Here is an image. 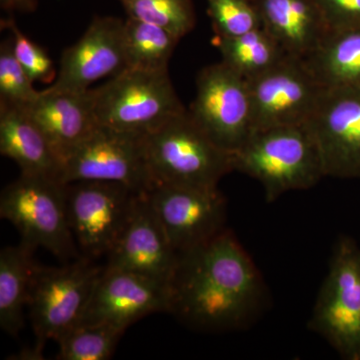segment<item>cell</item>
<instances>
[{
    "instance_id": "obj_21",
    "label": "cell",
    "mask_w": 360,
    "mask_h": 360,
    "mask_svg": "<svg viewBox=\"0 0 360 360\" xmlns=\"http://www.w3.org/2000/svg\"><path fill=\"white\" fill-rule=\"evenodd\" d=\"M35 248L21 243L0 252V326L16 336L25 326L23 310L27 307L35 264Z\"/></svg>"
},
{
    "instance_id": "obj_13",
    "label": "cell",
    "mask_w": 360,
    "mask_h": 360,
    "mask_svg": "<svg viewBox=\"0 0 360 360\" xmlns=\"http://www.w3.org/2000/svg\"><path fill=\"white\" fill-rule=\"evenodd\" d=\"M168 284L118 269H104L77 326L125 329L155 312H167Z\"/></svg>"
},
{
    "instance_id": "obj_19",
    "label": "cell",
    "mask_w": 360,
    "mask_h": 360,
    "mask_svg": "<svg viewBox=\"0 0 360 360\" xmlns=\"http://www.w3.org/2000/svg\"><path fill=\"white\" fill-rule=\"evenodd\" d=\"M0 153L20 167L21 174L60 181V161L27 108L0 103Z\"/></svg>"
},
{
    "instance_id": "obj_18",
    "label": "cell",
    "mask_w": 360,
    "mask_h": 360,
    "mask_svg": "<svg viewBox=\"0 0 360 360\" xmlns=\"http://www.w3.org/2000/svg\"><path fill=\"white\" fill-rule=\"evenodd\" d=\"M269 33L290 58L304 60L329 30L316 0H251Z\"/></svg>"
},
{
    "instance_id": "obj_10",
    "label": "cell",
    "mask_w": 360,
    "mask_h": 360,
    "mask_svg": "<svg viewBox=\"0 0 360 360\" xmlns=\"http://www.w3.org/2000/svg\"><path fill=\"white\" fill-rule=\"evenodd\" d=\"M143 136L99 125L63 158L59 180L63 184L84 180L116 182L136 191H148L151 179Z\"/></svg>"
},
{
    "instance_id": "obj_20",
    "label": "cell",
    "mask_w": 360,
    "mask_h": 360,
    "mask_svg": "<svg viewBox=\"0 0 360 360\" xmlns=\"http://www.w3.org/2000/svg\"><path fill=\"white\" fill-rule=\"evenodd\" d=\"M303 61L324 89H360V28L329 32Z\"/></svg>"
},
{
    "instance_id": "obj_30",
    "label": "cell",
    "mask_w": 360,
    "mask_h": 360,
    "mask_svg": "<svg viewBox=\"0 0 360 360\" xmlns=\"http://www.w3.org/2000/svg\"><path fill=\"white\" fill-rule=\"evenodd\" d=\"M39 0H0V6L6 13H30L35 11Z\"/></svg>"
},
{
    "instance_id": "obj_26",
    "label": "cell",
    "mask_w": 360,
    "mask_h": 360,
    "mask_svg": "<svg viewBox=\"0 0 360 360\" xmlns=\"http://www.w3.org/2000/svg\"><path fill=\"white\" fill-rule=\"evenodd\" d=\"M32 78L26 73L13 53V40L0 45V103L30 108L40 91L33 87Z\"/></svg>"
},
{
    "instance_id": "obj_15",
    "label": "cell",
    "mask_w": 360,
    "mask_h": 360,
    "mask_svg": "<svg viewBox=\"0 0 360 360\" xmlns=\"http://www.w3.org/2000/svg\"><path fill=\"white\" fill-rule=\"evenodd\" d=\"M123 30L124 20L111 16L94 18L84 35L61 54L51 89L86 91L94 82L124 70Z\"/></svg>"
},
{
    "instance_id": "obj_8",
    "label": "cell",
    "mask_w": 360,
    "mask_h": 360,
    "mask_svg": "<svg viewBox=\"0 0 360 360\" xmlns=\"http://www.w3.org/2000/svg\"><path fill=\"white\" fill-rule=\"evenodd\" d=\"M65 191L68 222L80 255L94 260L108 257L142 191L92 180L65 184Z\"/></svg>"
},
{
    "instance_id": "obj_9",
    "label": "cell",
    "mask_w": 360,
    "mask_h": 360,
    "mask_svg": "<svg viewBox=\"0 0 360 360\" xmlns=\"http://www.w3.org/2000/svg\"><path fill=\"white\" fill-rule=\"evenodd\" d=\"M188 111L200 129L229 153H236L253 134L248 80L222 61L200 71Z\"/></svg>"
},
{
    "instance_id": "obj_1",
    "label": "cell",
    "mask_w": 360,
    "mask_h": 360,
    "mask_svg": "<svg viewBox=\"0 0 360 360\" xmlns=\"http://www.w3.org/2000/svg\"><path fill=\"white\" fill-rule=\"evenodd\" d=\"M168 292V314L205 331L245 328L264 295L255 262L227 229L207 243L179 253Z\"/></svg>"
},
{
    "instance_id": "obj_29",
    "label": "cell",
    "mask_w": 360,
    "mask_h": 360,
    "mask_svg": "<svg viewBox=\"0 0 360 360\" xmlns=\"http://www.w3.org/2000/svg\"><path fill=\"white\" fill-rule=\"evenodd\" d=\"M329 32L360 28V0H316Z\"/></svg>"
},
{
    "instance_id": "obj_3",
    "label": "cell",
    "mask_w": 360,
    "mask_h": 360,
    "mask_svg": "<svg viewBox=\"0 0 360 360\" xmlns=\"http://www.w3.org/2000/svg\"><path fill=\"white\" fill-rule=\"evenodd\" d=\"M233 167L262 184L267 202L290 191L311 188L326 176L307 124L257 130L233 153Z\"/></svg>"
},
{
    "instance_id": "obj_11",
    "label": "cell",
    "mask_w": 360,
    "mask_h": 360,
    "mask_svg": "<svg viewBox=\"0 0 360 360\" xmlns=\"http://www.w3.org/2000/svg\"><path fill=\"white\" fill-rule=\"evenodd\" d=\"M248 84L253 132L307 124L326 91L304 61L290 56Z\"/></svg>"
},
{
    "instance_id": "obj_25",
    "label": "cell",
    "mask_w": 360,
    "mask_h": 360,
    "mask_svg": "<svg viewBox=\"0 0 360 360\" xmlns=\"http://www.w3.org/2000/svg\"><path fill=\"white\" fill-rule=\"evenodd\" d=\"M129 18L160 26L181 39L195 26L193 0H118Z\"/></svg>"
},
{
    "instance_id": "obj_22",
    "label": "cell",
    "mask_w": 360,
    "mask_h": 360,
    "mask_svg": "<svg viewBox=\"0 0 360 360\" xmlns=\"http://www.w3.org/2000/svg\"><path fill=\"white\" fill-rule=\"evenodd\" d=\"M213 42L219 49L222 63L246 80L257 77L288 58L262 27L239 37L215 35Z\"/></svg>"
},
{
    "instance_id": "obj_27",
    "label": "cell",
    "mask_w": 360,
    "mask_h": 360,
    "mask_svg": "<svg viewBox=\"0 0 360 360\" xmlns=\"http://www.w3.org/2000/svg\"><path fill=\"white\" fill-rule=\"evenodd\" d=\"M213 28L219 37H234L262 28L251 0H206Z\"/></svg>"
},
{
    "instance_id": "obj_2",
    "label": "cell",
    "mask_w": 360,
    "mask_h": 360,
    "mask_svg": "<svg viewBox=\"0 0 360 360\" xmlns=\"http://www.w3.org/2000/svg\"><path fill=\"white\" fill-rule=\"evenodd\" d=\"M143 149L151 187L214 188L234 170L233 153L219 148L186 110L144 135Z\"/></svg>"
},
{
    "instance_id": "obj_24",
    "label": "cell",
    "mask_w": 360,
    "mask_h": 360,
    "mask_svg": "<svg viewBox=\"0 0 360 360\" xmlns=\"http://www.w3.org/2000/svg\"><path fill=\"white\" fill-rule=\"evenodd\" d=\"M124 333L125 329L112 326H75L56 340V359H110Z\"/></svg>"
},
{
    "instance_id": "obj_5",
    "label": "cell",
    "mask_w": 360,
    "mask_h": 360,
    "mask_svg": "<svg viewBox=\"0 0 360 360\" xmlns=\"http://www.w3.org/2000/svg\"><path fill=\"white\" fill-rule=\"evenodd\" d=\"M0 217L18 229L21 243L45 248L65 264L82 257L68 222L65 184L58 180L20 174L2 191Z\"/></svg>"
},
{
    "instance_id": "obj_23",
    "label": "cell",
    "mask_w": 360,
    "mask_h": 360,
    "mask_svg": "<svg viewBox=\"0 0 360 360\" xmlns=\"http://www.w3.org/2000/svg\"><path fill=\"white\" fill-rule=\"evenodd\" d=\"M179 39L160 26L127 18L124 20L127 68L146 71H167Z\"/></svg>"
},
{
    "instance_id": "obj_28",
    "label": "cell",
    "mask_w": 360,
    "mask_h": 360,
    "mask_svg": "<svg viewBox=\"0 0 360 360\" xmlns=\"http://www.w3.org/2000/svg\"><path fill=\"white\" fill-rule=\"evenodd\" d=\"M1 25L8 28L13 33V39L11 40L14 56L32 82L42 84H49L52 80L54 82L58 73L46 51L26 37L13 18L2 20Z\"/></svg>"
},
{
    "instance_id": "obj_17",
    "label": "cell",
    "mask_w": 360,
    "mask_h": 360,
    "mask_svg": "<svg viewBox=\"0 0 360 360\" xmlns=\"http://www.w3.org/2000/svg\"><path fill=\"white\" fill-rule=\"evenodd\" d=\"M33 122L44 132L59 161L99 127L94 89L68 91L49 89L27 108Z\"/></svg>"
},
{
    "instance_id": "obj_6",
    "label": "cell",
    "mask_w": 360,
    "mask_h": 360,
    "mask_svg": "<svg viewBox=\"0 0 360 360\" xmlns=\"http://www.w3.org/2000/svg\"><path fill=\"white\" fill-rule=\"evenodd\" d=\"M103 269L82 257L63 266L35 265L27 307L37 342L26 352L28 359H41L47 341L58 340L77 326Z\"/></svg>"
},
{
    "instance_id": "obj_7",
    "label": "cell",
    "mask_w": 360,
    "mask_h": 360,
    "mask_svg": "<svg viewBox=\"0 0 360 360\" xmlns=\"http://www.w3.org/2000/svg\"><path fill=\"white\" fill-rule=\"evenodd\" d=\"M309 328L342 359L360 360V248L352 238L336 243Z\"/></svg>"
},
{
    "instance_id": "obj_16",
    "label": "cell",
    "mask_w": 360,
    "mask_h": 360,
    "mask_svg": "<svg viewBox=\"0 0 360 360\" xmlns=\"http://www.w3.org/2000/svg\"><path fill=\"white\" fill-rule=\"evenodd\" d=\"M179 259L156 217L146 191L137 196L134 210L115 248L106 257L105 269L125 270L169 283Z\"/></svg>"
},
{
    "instance_id": "obj_4",
    "label": "cell",
    "mask_w": 360,
    "mask_h": 360,
    "mask_svg": "<svg viewBox=\"0 0 360 360\" xmlns=\"http://www.w3.org/2000/svg\"><path fill=\"white\" fill-rule=\"evenodd\" d=\"M94 94L99 125L124 134L143 136L186 110L168 70L125 68Z\"/></svg>"
},
{
    "instance_id": "obj_12",
    "label": "cell",
    "mask_w": 360,
    "mask_h": 360,
    "mask_svg": "<svg viewBox=\"0 0 360 360\" xmlns=\"http://www.w3.org/2000/svg\"><path fill=\"white\" fill-rule=\"evenodd\" d=\"M146 193L179 253L198 248L226 229V201L219 187L155 186Z\"/></svg>"
},
{
    "instance_id": "obj_14",
    "label": "cell",
    "mask_w": 360,
    "mask_h": 360,
    "mask_svg": "<svg viewBox=\"0 0 360 360\" xmlns=\"http://www.w3.org/2000/svg\"><path fill=\"white\" fill-rule=\"evenodd\" d=\"M307 124L326 176L360 179V89H326Z\"/></svg>"
}]
</instances>
